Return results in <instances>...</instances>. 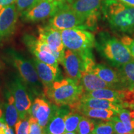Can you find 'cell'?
<instances>
[{"label": "cell", "instance_id": "obj_20", "mask_svg": "<svg viewBox=\"0 0 134 134\" xmlns=\"http://www.w3.org/2000/svg\"><path fill=\"white\" fill-rule=\"evenodd\" d=\"M123 88L130 90L134 87V60L127 62L118 69Z\"/></svg>", "mask_w": 134, "mask_h": 134}, {"label": "cell", "instance_id": "obj_34", "mask_svg": "<svg viewBox=\"0 0 134 134\" xmlns=\"http://www.w3.org/2000/svg\"><path fill=\"white\" fill-rule=\"evenodd\" d=\"M16 0H0V11L10 5L16 3Z\"/></svg>", "mask_w": 134, "mask_h": 134}, {"label": "cell", "instance_id": "obj_21", "mask_svg": "<svg viewBox=\"0 0 134 134\" xmlns=\"http://www.w3.org/2000/svg\"><path fill=\"white\" fill-rule=\"evenodd\" d=\"M7 96V102L4 104V120L8 126L12 127L19 120V116L13 96L10 93Z\"/></svg>", "mask_w": 134, "mask_h": 134}, {"label": "cell", "instance_id": "obj_1", "mask_svg": "<svg viewBox=\"0 0 134 134\" xmlns=\"http://www.w3.org/2000/svg\"><path fill=\"white\" fill-rule=\"evenodd\" d=\"M101 6L104 17L113 30L123 33L134 31V7L118 0H104Z\"/></svg>", "mask_w": 134, "mask_h": 134}, {"label": "cell", "instance_id": "obj_7", "mask_svg": "<svg viewBox=\"0 0 134 134\" xmlns=\"http://www.w3.org/2000/svg\"><path fill=\"white\" fill-rule=\"evenodd\" d=\"M49 22L50 26L59 31L73 28L85 29V19L73 11L68 3L62 5Z\"/></svg>", "mask_w": 134, "mask_h": 134}, {"label": "cell", "instance_id": "obj_28", "mask_svg": "<svg viewBox=\"0 0 134 134\" xmlns=\"http://www.w3.org/2000/svg\"><path fill=\"white\" fill-rule=\"evenodd\" d=\"M41 0H16V6L19 13L26 12L34 6Z\"/></svg>", "mask_w": 134, "mask_h": 134}, {"label": "cell", "instance_id": "obj_31", "mask_svg": "<svg viewBox=\"0 0 134 134\" xmlns=\"http://www.w3.org/2000/svg\"><path fill=\"white\" fill-rule=\"evenodd\" d=\"M124 105L125 108L134 107V87L130 90H125Z\"/></svg>", "mask_w": 134, "mask_h": 134}, {"label": "cell", "instance_id": "obj_27", "mask_svg": "<svg viewBox=\"0 0 134 134\" xmlns=\"http://www.w3.org/2000/svg\"><path fill=\"white\" fill-rule=\"evenodd\" d=\"M92 133L94 134H114L115 130L113 123L110 120L99 123L96 125Z\"/></svg>", "mask_w": 134, "mask_h": 134}, {"label": "cell", "instance_id": "obj_29", "mask_svg": "<svg viewBox=\"0 0 134 134\" xmlns=\"http://www.w3.org/2000/svg\"><path fill=\"white\" fill-rule=\"evenodd\" d=\"M30 117L24 119H19L15 125V130L16 134H28L29 129Z\"/></svg>", "mask_w": 134, "mask_h": 134}, {"label": "cell", "instance_id": "obj_16", "mask_svg": "<svg viewBox=\"0 0 134 134\" xmlns=\"http://www.w3.org/2000/svg\"><path fill=\"white\" fill-rule=\"evenodd\" d=\"M125 90H117V89L103 88L94 90L90 92H85L83 96L89 98H93L100 99H105L124 105Z\"/></svg>", "mask_w": 134, "mask_h": 134}, {"label": "cell", "instance_id": "obj_13", "mask_svg": "<svg viewBox=\"0 0 134 134\" xmlns=\"http://www.w3.org/2000/svg\"><path fill=\"white\" fill-rule=\"evenodd\" d=\"M38 37L40 41L47 43L55 52H64L65 47L62 38L61 31L50 25L38 27Z\"/></svg>", "mask_w": 134, "mask_h": 134}, {"label": "cell", "instance_id": "obj_8", "mask_svg": "<svg viewBox=\"0 0 134 134\" xmlns=\"http://www.w3.org/2000/svg\"><path fill=\"white\" fill-rule=\"evenodd\" d=\"M62 5L52 0H41L34 6L21 13V15L26 21L36 23L50 17L52 18Z\"/></svg>", "mask_w": 134, "mask_h": 134}, {"label": "cell", "instance_id": "obj_19", "mask_svg": "<svg viewBox=\"0 0 134 134\" xmlns=\"http://www.w3.org/2000/svg\"><path fill=\"white\" fill-rule=\"evenodd\" d=\"M80 84L83 87L85 92H90L103 88L115 89L113 86L103 81L92 71L82 73Z\"/></svg>", "mask_w": 134, "mask_h": 134}, {"label": "cell", "instance_id": "obj_23", "mask_svg": "<svg viewBox=\"0 0 134 134\" xmlns=\"http://www.w3.org/2000/svg\"><path fill=\"white\" fill-rule=\"evenodd\" d=\"M129 133H134V110L122 108L117 114Z\"/></svg>", "mask_w": 134, "mask_h": 134}, {"label": "cell", "instance_id": "obj_26", "mask_svg": "<svg viewBox=\"0 0 134 134\" xmlns=\"http://www.w3.org/2000/svg\"><path fill=\"white\" fill-rule=\"evenodd\" d=\"M96 124L94 120L83 116L76 129L77 134H90L94 129Z\"/></svg>", "mask_w": 134, "mask_h": 134}, {"label": "cell", "instance_id": "obj_30", "mask_svg": "<svg viewBox=\"0 0 134 134\" xmlns=\"http://www.w3.org/2000/svg\"><path fill=\"white\" fill-rule=\"evenodd\" d=\"M110 120L113 123L115 133L118 134H127L129 133L125 125L118 117L114 116Z\"/></svg>", "mask_w": 134, "mask_h": 134}, {"label": "cell", "instance_id": "obj_12", "mask_svg": "<svg viewBox=\"0 0 134 134\" xmlns=\"http://www.w3.org/2000/svg\"><path fill=\"white\" fill-rule=\"evenodd\" d=\"M18 15L19 12L15 3L0 11V41L12 34L18 21Z\"/></svg>", "mask_w": 134, "mask_h": 134}, {"label": "cell", "instance_id": "obj_39", "mask_svg": "<svg viewBox=\"0 0 134 134\" xmlns=\"http://www.w3.org/2000/svg\"><path fill=\"white\" fill-rule=\"evenodd\" d=\"M2 115H3V111H2V109H1V108H0V118H1Z\"/></svg>", "mask_w": 134, "mask_h": 134}, {"label": "cell", "instance_id": "obj_41", "mask_svg": "<svg viewBox=\"0 0 134 134\" xmlns=\"http://www.w3.org/2000/svg\"><path fill=\"white\" fill-rule=\"evenodd\" d=\"M90 134H94V133H90Z\"/></svg>", "mask_w": 134, "mask_h": 134}, {"label": "cell", "instance_id": "obj_17", "mask_svg": "<svg viewBox=\"0 0 134 134\" xmlns=\"http://www.w3.org/2000/svg\"><path fill=\"white\" fill-rule=\"evenodd\" d=\"M107 83L113 86L117 90H124L122 87L120 76L118 70L115 71L110 67L102 64H98L94 67L93 71Z\"/></svg>", "mask_w": 134, "mask_h": 134}, {"label": "cell", "instance_id": "obj_3", "mask_svg": "<svg viewBox=\"0 0 134 134\" xmlns=\"http://www.w3.org/2000/svg\"><path fill=\"white\" fill-rule=\"evenodd\" d=\"M95 46L100 54L114 66L119 68L133 60L128 48L122 42L108 34H100L95 42Z\"/></svg>", "mask_w": 134, "mask_h": 134}, {"label": "cell", "instance_id": "obj_36", "mask_svg": "<svg viewBox=\"0 0 134 134\" xmlns=\"http://www.w3.org/2000/svg\"><path fill=\"white\" fill-rule=\"evenodd\" d=\"M3 134H14V131H13V129L11 127L8 126L6 129L5 130V131Z\"/></svg>", "mask_w": 134, "mask_h": 134}, {"label": "cell", "instance_id": "obj_40", "mask_svg": "<svg viewBox=\"0 0 134 134\" xmlns=\"http://www.w3.org/2000/svg\"><path fill=\"white\" fill-rule=\"evenodd\" d=\"M132 109H133L134 110V107H133V108H132Z\"/></svg>", "mask_w": 134, "mask_h": 134}, {"label": "cell", "instance_id": "obj_2", "mask_svg": "<svg viewBox=\"0 0 134 134\" xmlns=\"http://www.w3.org/2000/svg\"><path fill=\"white\" fill-rule=\"evenodd\" d=\"M85 91L80 84L66 78L55 81L43 91V96L57 107L73 105L81 99Z\"/></svg>", "mask_w": 134, "mask_h": 134}, {"label": "cell", "instance_id": "obj_37", "mask_svg": "<svg viewBox=\"0 0 134 134\" xmlns=\"http://www.w3.org/2000/svg\"><path fill=\"white\" fill-rule=\"evenodd\" d=\"M52 1H54L55 3H57L60 4H65V3H68L70 1V0H52Z\"/></svg>", "mask_w": 134, "mask_h": 134}, {"label": "cell", "instance_id": "obj_24", "mask_svg": "<svg viewBox=\"0 0 134 134\" xmlns=\"http://www.w3.org/2000/svg\"><path fill=\"white\" fill-rule=\"evenodd\" d=\"M35 57L42 62L47 63L55 68H58V62L52 53L43 50L31 49L29 50Z\"/></svg>", "mask_w": 134, "mask_h": 134}, {"label": "cell", "instance_id": "obj_4", "mask_svg": "<svg viewBox=\"0 0 134 134\" xmlns=\"http://www.w3.org/2000/svg\"><path fill=\"white\" fill-rule=\"evenodd\" d=\"M7 56L9 61L19 73L21 78L28 90L35 96H43V85L32 61L13 50H8Z\"/></svg>", "mask_w": 134, "mask_h": 134}, {"label": "cell", "instance_id": "obj_33", "mask_svg": "<svg viewBox=\"0 0 134 134\" xmlns=\"http://www.w3.org/2000/svg\"><path fill=\"white\" fill-rule=\"evenodd\" d=\"M120 41L126 47L133 58H134V38H130V37L125 36L121 38Z\"/></svg>", "mask_w": 134, "mask_h": 134}, {"label": "cell", "instance_id": "obj_35", "mask_svg": "<svg viewBox=\"0 0 134 134\" xmlns=\"http://www.w3.org/2000/svg\"><path fill=\"white\" fill-rule=\"evenodd\" d=\"M118 1L134 7V0H118Z\"/></svg>", "mask_w": 134, "mask_h": 134}, {"label": "cell", "instance_id": "obj_10", "mask_svg": "<svg viewBox=\"0 0 134 134\" xmlns=\"http://www.w3.org/2000/svg\"><path fill=\"white\" fill-rule=\"evenodd\" d=\"M57 108L53 104H50L43 99L37 98L32 104L29 112L30 117L34 118L44 129Z\"/></svg>", "mask_w": 134, "mask_h": 134}, {"label": "cell", "instance_id": "obj_15", "mask_svg": "<svg viewBox=\"0 0 134 134\" xmlns=\"http://www.w3.org/2000/svg\"><path fill=\"white\" fill-rule=\"evenodd\" d=\"M32 62L36 67L38 78L42 84L44 91L50 88L56 81L58 68H55L47 63H43L37 58H34Z\"/></svg>", "mask_w": 134, "mask_h": 134}, {"label": "cell", "instance_id": "obj_22", "mask_svg": "<svg viewBox=\"0 0 134 134\" xmlns=\"http://www.w3.org/2000/svg\"><path fill=\"white\" fill-rule=\"evenodd\" d=\"M78 113L88 118L103 120H110L112 117L117 114V113L114 110L104 109H85L80 110Z\"/></svg>", "mask_w": 134, "mask_h": 134}, {"label": "cell", "instance_id": "obj_32", "mask_svg": "<svg viewBox=\"0 0 134 134\" xmlns=\"http://www.w3.org/2000/svg\"><path fill=\"white\" fill-rule=\"evenodd\" d=\"M28 134H44L43 129L33 117L29 118V129Z\"/></svg>", "mask_w": 134, "mask_h": 134}, {"label": "cell", "instance_id": "obj_38", "mask_svg": "<svg viewBox=\"0 0 134 134\" xmlns=\"http://www.w3.org/2000/svg\"><path fill=\"white\" fill-rule=\"evenodd\" d=\"M63 134H77L76 132H65Z\"/></svg>", "mask_w": 134, "mask_h": 134}, {"label": "cell", "instance_id": "obj_6", "mask_svg": "<svg viewBox=\"0 0 134 134\" xmlns=\"http://www.w3.org/2000/svg\"><path fill=\"white\" fill-rule=\"evenodd\" d=\"M9 91L14 99L15 104L19 113V119L30 117L29 112L32 105V99L29 90L24 82L18 75H13L9 81Z\"/></svg>", "mask_w": 134, "mask_h": 134}, {"label": "cell", "instance_id": "obj_9", "mask_svg": "<svg viewBox=\"0 0 134 134\" xmlns=\"http://www.w3.org/2000/svg\"><path fill=\"white\" fill-rule=\"evenodd\" d=\"M64 67L67 78L80 84L84 71V62L80 53L69 49L65 50L64 58L62 64Z\"/></svg>", "mask_w": 134, "mask_h": 134}, {"label": "cell", "instance_id": "obj_25", "mask_svg": "<svg viewBox=\"0 0 134 134\" xmlns=\"http://www.w3.org/2000/svg\"><path fill=\"white\" fill-rule=\"evenodd\" d=\"M83 115L77 112L70 111L65 117V132H76Z\"/></svg>", "mask_w": 134, "mask_h": 134}, {"label": "cell", "instance_id": "obj_18", "mask_svg": "<svg viewBox=\"0 0 134 134\" xmlns=\"http://www.w3.org/2000/svg\"><path fill=\"white\" fill-rule=\"evenodd\" d=\"M69 112L65 109L58 107L54 114L43 129L44 134H63L65 132V117Z\"/></svg>", "mask_w": 134, "mask_h": 134}, {"label": "cell", "instance_id": "obj_42", "mask_svg": "<svg viewBox=\"0 0 134 134\" xmlns=\"http://www.w3.org/2000/svg\"><path fill=\"white\" fill-rule=\"evenodd\" d=\"M116 134H118V133H116Z\"/></svg>", "mask_w": 134, "mask_h": 134}, {"label": "cell", "instance_id": "obj_14", "mask_svg": "<svg viewBox=\"0 0 134 134\" xmlns=\"http://www.w3.org/2000/svg\"><path fill=\"white\" fill-rule=\"evenodd\" d=\"M102 2V0H70L68 4L73 11L86 21L91 15L99 14Z\"/></svg>", "mask_w": 134, "mask_h": 134}, {"label": "cell", "instance_id": "obj_11", "mask_svg": "<svg viewBox=\"0 0 134 134\" xmlns=\"http://www.w3.org/2000/svg\"><path fill=\"white\" fill-rule=\"evenodd\" d=\"M69 108L71 111L77 113L80 110L85 109H104L114 110L117 114L121 109L124 108V106L121 104L114 103L108 100L83 96L79 101L70 105Z\"/></svg>", "mask_w": 134, "mask_h": 134}, {"label": "cell", "instance_id": "obj_5", "mask_svg": "<svg viewBox=\"0 0 134 134\" xmlns=\"http://www.w3.org/2000/svg\"><path fill=\"white\" fill-rule=\"evenodd\" d=\"M62 38L65 48L79 53L92 52L95 46L94 36L93 33L81 28L63 30Z\"/></svg>", "mask_w": 134, "mask_h": 134}]
</instances>
